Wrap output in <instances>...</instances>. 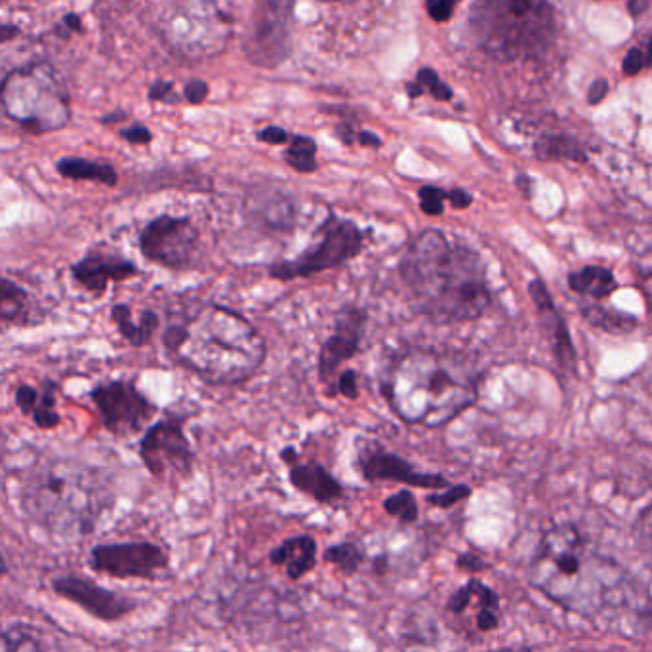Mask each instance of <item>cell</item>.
<instances>
[{
    "label": "cell",
    "mask_w": 652,
    "mask_h": 652,
    "mask_svg": "<svg viewBox=\"0 0 652 652\" xmlns=\"http://www.w3.org/2000/svg\"><path fill=\"white\" fill-rule=\"evenodd\" d=\"M530 584L546 598L588 620H617L641 607L639 590L619 564L585 546L574 527L551 529L538 546Z\"/></svg>",
    "instance_id": "cell-1"
},
{
    "label": "cell",
    "mask_w": 652,
    "mask_h": 652,
    "mask_svg": "<svg viewBox=\"0 0 652 652\" xmlns=\"http://www.w3.org/2000/svg\"><path fill=\"white\" fill-rule=\"evenodd\" d=\"M399 275L408 304L437 325L481 319L492 304L481 256L441 230H424L408 243Z\"/></svg>",
    "instance_id": "cell-2"
},
{
    "label": "cell",
    "mask_w": 652,
    "mask_h": 652,
    "mask_svg": "<svg viewBox=\"0 0 652 652\" xmlns=\"http://www.w3.org/2000/svg\"><path fill=\"white\" fill-rule=\"evenodd\" d=\"M172 359L212 386H237L264 365L265 340L251 320L227 307H201L163 330Z\"/></svg>",
    "instance_id": "cell-3"
},
{
    "label": "cell",
    "mask_w": 652,
    "mask_h": 652,
    "mask_svg": "<svg viewBox=\"0 0 652 652\" xmlns=\"http://www.w3.org/2000/svg\"><path fill=\"white\" fill-rule=\"evenodd\" d=\"M381 395L403 421L441 428L473 407L479 384L460 355L416 347L389 365Z\"/></svg>",
    "instance_id": "cell-4"
},
{
    "label": "cell",
    "mask_w": 652,
    "mask_h": 652,
    "mask_svg": "<svg viewBox=\"0 0 652 652\" xmlns=\"http://www.w3.org/2000/svg\"><path fill=\"white\" fill-rule=\"evenodd\" d=\"M23 513L58 537H86L111 508L102 477L71 460H54L34 468L20 492Z\"/></svg>",
    "instance_id": "cell-5"
},
{
    "label": "cell",
    "mask_w": 652,
    "mask_h": 652,
    "mask_svg": "<svg viewBox=\"0 0 652 652\" xmlns=\"http://www.w3.org/2000/svg\"><path fill=\"white\" fill-rule=\"evenodd\" d=\"M469 26L482 52L498 62L538 58L558 33L548 0H476Z\"/></svg>",
    "instance_id": "cell-6"
},
{
    "label": "cell",
    "mask_w": 652,
    "mask_h": 652,
    "mask_svg": "<svg viewBox=\"0 0 652 652\" xmlns=\"http://www.w3.org/2000/svg\"><path fill=\"white\" fill-rule=\"evenodd\" d=\"M0 109L31 134H50L71 121V95L60 71L50 62L26 63L0 82Z\"/></svg>",
    "instance_id": "cell-7"
},
{
    "label": "cell",
    "mask_w": 652,
    "mask_h": 652,
    "mask_svg": "<svg viewBox=\"0 0 652 652\" xmlns=\"http://www.w3.org/2000/svg\"><path fill=\"white\" fill-rule=\"evenodd\" d=\"M365 248V233L347 217L328 214L319 227V238L293 259L269 265V277L275 281L307 279L319 273L336 269L357 258Z\"/></svg>",
    "instance_id": "cell-8"
},
{
    "label": "cell",
    "mask_w": 652,
    "mask_h": 652,
    "mask_svg": "<svg viewBox=\"0 0 652 652\" xmlns=\"http://www.w3.org/2000/svg\"><path fill=\"white\" fill-rule=\"evenodd\" d=\"M232 26L224 0H180L171 21L172 42L185 54L214 55L225 47Z\"/></svg>",
    "instance_id": "cell-9"
},
{
    "label": "cell",
    "mask_w": 652,
    "mask_h": 652,
    "mask_svg": "<svg viewBox=\"0 0 652 652\" xmlns=\"http://www.w3.org/2000/svg\"><path fill=\"white\" fill-rule=\"evenodd\" d=\"M143 258L172 272L197 264L201 235L190 216L159 214L145 224L137 238Z\"/></svg>",
    "instance_id": "cell-10"
},
{
    "label": "cell",
    "mask_w": 652,
    "mask_h": 652,
    "mask_svg": "<svg viewBox=\"0 0 652 652\" xmlns=\"http://www.w3.org/2000/svg\"><path fill=\"white\" fill-rule=\"evenodd\" d=\"M89 567L103 577L155 582L171 571V553L150 540L98 543L90 550Z\"/></svg>",
    "instance_id": "cell-11"
},
{
    "label": "cell",
    "mask_w": 652,
    "mask_h": 652,
    "mask_svg": "<svg viewBox=\"0 0 652 652\" xmlns=\"http://www.w3.org/2000/svg\"><path fill=\"white\" fill-rule=\"evenodd\" d=\"M184 426L185 418L182 416H166L143 431L137 452L145 469L156 479H164L171 473L185 479L193 473L195 455Z\"/></svg>",
    "instance_id": "cell-12"
},
{
    "label": "cell",
    "mask_w": 652,
    "mask_h": 652,
    "mask_svg": "<svg viewBox=\"0 0 652 652\" xmlns=\"http://www.w3.org/2000/svg\"><path fill=\"white\" fill-rule=\"evenodd\" d=\"M89 395L100 412L103 428L121 439L150 428L147 424L156 415L155 405L136 388L134 381H102Z\"/></svg>",
    "instance_id": "cell-13"
},
{
    "label": "cell",
    "mask_w": 652,
    "mask_h": 652,
    "mask_svg": "<svg viewBox=\"0 0 652 652\" xmlns=\"http://www.w3.org/2000/svg\"><path fill=\"white\" fill-rule=\"evenodd\" d=\"M50 585L58 598L68 599L77 607H81L92 619L105 624H115L129 619L130 614L140 609V601L136 598H130L123 591L109 590L82 574H60L52 578Z\"/></svg>",
    "instance_id": "cell-14"
},
{
    "label": "cell",
    "mask_w": 652,
    "mask_h": 652,
    "mask_svg": "<svg viewBox=\"0 0 652 652\" xmlns=\"http://www.w3.org/2000/svg\"><path fill=\"white\" fill-rule=\"evenodd\" d=\"M357 468L367 482H401L407 487L424 490H442L450 487V481L441 473L418 471L403 456L389 452L376 441L360 445L357 455Z\"/></svg>",
    "instance_id": "cell-15"
},
{
    "label": "cell",
    "mask_w": 652,
    "mask_h": 652,
    "mask_svg": "<svg viewBox=\"0 0 652 652\" xmlns=\"http://www.w3.org/2000/svg\"><path fill=\"white\" fill-rule=\"evenodd\" d=\"M367 323L368 313L359 307H346L338 313L334 330L326 336L319 352V378L326 388L330 386L338 368L359 354Z\"/></svg>",
    "instance_id": "cell-16"
},
{
    "label": "cell",
    "mask_w": 652,
    "mask_h": 652,
    "mask_svg": "<svg viewBox=\"0 0 652 652\" xmlns=\"http://www.w3.org/2000/svg\"><path fill=\"white\" fill-rule=\"evenodd\" d=\"M137 273L140 269L132 259L105 245L92 246L81 259L71 264L73 281L94 298H102L111 283H124Z\"/></svg>",
    "instance_id": "cell-17"
},
{
    "label": "cell",
    "mask_w": 652,
    "mask_h": 652,
    "mask_svg": "<svg viewBox=\"0 0 652 652\" xmlns=\"http://www.w3.org/2000/svg\"><path fill=\"white\" fill-rule=\"evenodd\" d=\"M296 0H264V10L259 12L256 33L252 39V58L264 60V65L283 62V48L286 47V23L293 16Z\"/></svg>",
    "instance_id": "cell-18"
},
{
    "label": "cell",
    "mask_w": 652,
    "mask_h": 652,
    "mask_svg": "<svg viewBox=\"0 0 652 652\" xmlns=\"http://www.w3.org/2000/svg\"><path fill=\"white\" fill-rule=\"evenodd\" d=\"M267 561L285 571L291 582H299L312 574L319 563V543L312 534L288 537L267 553Z\"/></svg>",
    "instance_id": "cell-19"
},
{
    "label": "cell",
    "mask_w": 652,
    "mask_h": 652,
    "mask_svg": "<svg viewBox=\"0 0 652 652\" xmlns=\"http://www.w3.org/2000/svg\"><path fill=\"white\" fill-rule=\"evenodd\" d=\"M288 481L302 495L326 506L346 498V487L319 462L294 463L288 468Z\"/></svg>",
    "instance_id": "cell-20"
},
{
    "label": "cell",
    "mask_w": 652,
    "mask_h": 652,
    "mask_svg": "<svg viewBox=\"0 0 652 652\" xmlns=\"http://www.w3.org/2000/svg\"><path fill=\"white\" fill-rule=\"evenodd\" d=\"M111 320L115 323L116 330L124 340L134 347L150 346L161 325V319L153 309H143L134 320V313L129 304H115L111 307Z\"/></svg>",
    "instance_id": "cell-21"
},
{
    "label": "cell",
    "mask_w": 652,
    "mask_h": 652,
    "mask_svg": "<svg viewBox=\"0 0 652 652\" xmlns=\"http://www.w3.org/2000/svg\"><path fill=\"white\" fill-rule=\"evenodd\" d=\"M31 294L16 281L0 275V333L16 326H28L31 323Z\"/></svg>",
    "instance_id": "cell-22"
},
{
    "label": "cell",
    "mask_w": 652,
    "mask_h": 652,
    "mask_svg": "<svg viewBox=\"0 0 652 652\" xmlns=\"http://www.w3.org/2000/svg\"><path fill=\"white\" fill-rule=\"evenodd\" d=\"M55 172L71 182H92L105 187H115L119 184V172L113 164L84 156H63L55 163Z\"/></svg>",
    "instance_id": "cell-23"
},
{
    "label": "cell",
    "mask_w": 652,
    "mask_h": 652,
    "mask_svg": "<svg viewBox=\"0 0 652 652\" xmlns=\"http://www.w3.org/2000/svg\"><path fill=\"white\" fill-rule=\"evenodd\" d=\"M529 291L530 298H532L534 306H537L538 315L542 317L543 326L550 330L551 342L556 346V352H558V355H563L561 357L563 363L564 360H572L571 340H569V334H567L563 320L559 317L558 309H556L553 302H551L550 293L546 291L542 281H532Z\"/></svg>",
    "instance_id": "cell-24"
},
{
    "label": "cell",
    "mask_w": 652,
    "mask_h": 652,
    "mask_svg": "<svg viewBox=\"0 0 652 652\" xmlns=\"http://www.w3.org/2000/svg\"><path fill=\"white\" fill-rule=\"evenodd\" d=\"M469 611H473V628L479 633L497 632L498 628L502 625L500 595L479 578H476V593H473Z\"/></svg>",
    "instance_id": "cell-25"
},
{
    "label": "cell",
    "mask_w": 652,
    "mask_h": 652,
    "mask_svg": "<svg viewBox=\"0 0 652 652\" xmlns=\"http://www.w3.org/2000/svg\"><path fill=\"white\" fill-rule=\"evenodd\" d=\"M367 548L357 540L330 543L323 551V561L334 567L344 578H354L367 563Z\"/></svg>",
    "instance_id": "cell-26"
},
{
    "label": "cell",
    "mask_w": 652,
    "mask_h": 652,
    "mask_svg": "<svg viewBox=\"0 0 652 652\" xmlns=\"http://www.w3.org/2000/svg\"><path fill=\"white\" fill-rule=\"evenodd\" d=\"M569 285L574 293L593 296V298H605L617 291V281L611 269L601 265H588L584 269L571 273Z\"/></svg>",
    "instance_id": "cell-27"
},
{
    "label": "cell",
    "mask_w": 652,
    "mask_h": 652,
    "mask_svg": "<svg viewBox=\"0 0 652 652\" xmlns=\"http://www.w3.org/2000/svg\"><path fill=\"white\" fill-rule=\"evenodd\" d=\"M58 381L44 380L41 389H39V399L34 405L33 412H31V420L39 429H54L60 426V412H58Z\"/></svg>",
    "instance_id": "cell-28"
},
{
    "label": "cell",
    "mask_w": 652,
    "mask_h": 652,
    "mask_svg": "<svg viewBox=\"0 0 652 652\" xmlns=\"http://www.w3.org/2000/svg\"><path fill=\"white\" fill-rule=\"evenodd\" d=\"M283 156H285V163L294 171L299 172V174H313L319 169V164H317V143L313 137H291V143H288Z\"/></svg>",
    "instance_id": "cell-29"
},
{
    "label": "cell",
    "mask_w": 652,
    "mask_h": 652,
    "mask_svg": "<svg viewBox=\"0 0 652 652\" xmlns=\"http://www.w3.org/2000/svg\"><path fill=\"white\" fill-rule=\"evenodd\" d=\"M381 508L389 517H394L405 527L418 523V519H420V506H418V500L412 495V490L403 489L395 492V495L384 500Z\"/></svg>",
    "instance_id": "cell-30"
},
{
    "label": "cell",
    "mask_w": 652,
    "mask_h": 652,
    "mask_svg": "<svg viewBox=\"0 0 652 652\" xmlns=\"http://www.w3.org/2000/svg\"><path fill=\"white\" fill-rule=\"evenodd\" d=\"M0 652H44L26 625H0Z\"/></svg>",
    "instance_id": "cell-31"
},
{
    "label": "cell",
    "mask_w": 652,
    "mask_h": 652,
    "mask_svg": "<svg viewBox=\"0 0 652 652\" xmlns=\"http://www.w3.org/2000/svg\"><path fill=\"white\" fill-rule=\"evenodd\" d=\"M537 155L543 161H550V159H584V155L578 150L577 143H572L571 140L561 136H548L542 137L537 143Z\"/></svg>",
    "instance_id": "cell-32"
},
{
    "label": "cell",
    "mask_w": 652,
    "mask_h": 652,
    "mask_svg": "<svg viewBox=\"0 0 652 652\" xmlns=\"http://www.w3.org/2000/svg\"><path fill=\"white\" fill-rule=\"evenodd\" d=\"M473 495V490L469 485H450L447 489H442V492H435L434 495H428L426 497V502L429 506H434V508H439V510H450V508H455L458 503L466 502L469 500Z\"/></svg>",
    "instance_id": "cell-33"
},
{
    "label": "cell",
    "mask_w": 652,
    "mask_h": 652,
    "mask_svg": "<svg viewBox=\"0 0 652 652\" xmlns=\"http://www.w3.org/2000/svg\"><path fill=\"white\" fill-rule=\"evenodd\" d=\"M418 201H420V211L426 216H441L445 212V203L449 201V190L439 185H421L418 190Z\"/></svg>",
    "instance_id": "cell-34"
},
{
    "label": "cell",
    "mask_w": 652,
    "mask_h": 652,
    "mask_svg": "<svg viewBox=\"0 0 652 652\" xmlns=\"http://www.w3.org/2000/svg\"><path fill=\"white\" fill-rule=\"evenodd\" d=\"M416 82L420 84L424 92H429V94L434 95L437 102H450L452 95H455L449 84H445L441 81V77L437 75L434 69H420L416 73Z\"/></svg>",
    "instance_id": "cell-35"
},
{
    "label": "cell",
    "mask_w": 652,
    "mask_h": 652,
    "mask_svg": "<svg viewBox=\"0 0 652 652\" xmlns=\"http://www.w3.org/2000/svg\"><path fill=\"white\" fill-rule=\"evenodd\" d=\"M652 68V39L641 42L625 54L622 71L625 75H638L643 69Z\"/></svg>",
    "instance_id": "cell-36"
},
{
    "label": "cell",
    "mask_w": 652,
    "mask_h": 652,
    "mask_svg": "<svg viewBox=\"0 0 652 652\" xmlns=\"http://www.w3.org/2000/svg\"><path fill=\"white\" fill-rule=\"evenodd\" d=\"M455 567L460 572H466L468 577H477L481 572L489 571L490 563H487L476 551H463L458 553L455 559Z\"/></svg>",
    "instance_id": "cell-37"
},
{
    "label": "cell",
    "mask_w": 652,
    "mask_h": 652,
    "mask_svg": "<svg viewBox=\"0 0 652 652\" xmlns=\"http://www.w3.org/2000/svg\"><path fill=\"white\" fill-rule=\"evenodd\" d=\"M340 394L346 397L347 401H357L359 399V381H357V373L354 368H346L344 373L338 376L334 395Z\"/></svg>",
    "instance_id": "cell-38"
},
{
    "label": "cell",
    "mask_w": 652,
    "mask_h": 652,
    "mask_svg": "<svg viewBox=\"0 0 652 652\" xmlns=\"http://www.w3.org/2000/svg\"><path fill=\"white\" fill-rule=\"evenodd\" d=\"M14 399L16 407L20 408L21 415L31 416L37 399H39V388H34L31 384H21L16 388Z\"/></svg>",
    "instance_id": "cell-39"
},
{
    "label": "cell",
    "mask_w": 652,
    "mask_h": 652,
    "mask_svg": "<svg viewBox=\"0 0 652 652\" xmlns=\"http://www.w3.org/2000/svg\"><path fill=\"white\" fill-rule=\"evenodd\" d=\"M458 4H460V0H426L428 14L431 16V20L439 21V23L450 20Z\"/></svg>",
    "instance_id": "cell-40"
},
{
    "label": "cell",
    "mask_w": 652,
    "mask_h": 652,
    "mask_svg": "<svg viewBox=\"0 0 652 652\" xmlns=\"http://www.w3.org/2000/svg\"><path fill=\"white\" fill-rule=\"evenodd\" d=\"M121 137L124 142L132 143V145H147L153 142V134L145 124L134 123L121 130Z\"/></svg>",
    "instance_id": "cell-41"
},
{
    "label": "cell",
    "mask_w": 652,
    "mask_h": 652,
    "mask_svg": "<svg viewBox=\"0 0 652 652\" xmlns=\"http://www.w3.org/2000/svg\"><path fill=\"white\" fill-rule=\"evenodd\" d=\"M639 542L643 546V550L649 553L652 561V506L641 516L638 524Z\"/></svg>",
    "instance_id": "cell-42"
},
{
    "label": "cell",
    "mask_w": 652,
    "mask_h": 652,
    "mask_svg": "<svg viewBox=\"0 0 652 652\" xmlns=\"http://www.w3.org/2000/svg\"><path fill=\"white\" fill-rule=\"evenodd\" d=\"M206 95H208V84L203 81H191L185 84V100L191 103V105H198V103H203L206 100Z\"/></svg>",
    "instance_id": "cell-43"
},
{
    "label": "cell",
    "mask_w": 652,
    "mask_h": 652,
    "mask_svg": "<svg viewBox=\"0 0 652 652\" xmlns=\"http://www.w3.org/2000/svg\"><path fill=\"white\" fill-rule=\"evenodd\" d=\"M259 142L269 143V145H283L288 142V132L281 126H265L264 130L258 132Z\"/></svg>",
    "instance_id": "cell-44"
},
{
    "label": "cell",
    "mask_w": 652,
    "mask_h": 652,
    "mask_svg": "<svg viewBox=\"0 0 652 652\" xmlns=\"http://www.w3.org/2000/svg\"><path fill=\"white\" fill-rule=\"evenodd\" d=\"M172 94H174V84L172 82L156 81L151 84V102H172Z\"/></svg>",
    "instance_id": "cell-45"
},
{
    "label": "cell",
    "mask_w": 652,
    "mask_h": 652,
    "mask_svg": "<svg viewBox=\"0 0 652 652\" xmlns=\"http://www.w3.org/2000/svg\"><path fill=\"white\" fill-rule=\"evenodd\" d=\"M449 203L455 211H466L473 204V195L462 187H455L449 191Z\"/></svg>",
    "instance_id": "cell-46"
},
{
    "label": "cell",
    "mask_w": 652,
    "mask_h": 652,
    "mask_svg": "<svg viewBox=\"0 0 652 652\" xmlns=\"http://www.w3.org/2000/svg\"><path fill=\"white\" fill-rule=\"evenodd\" d=\"M357 142H359V145H363V147H370V150H380L381 145H384L381 137L376 136L374 132H368V130H360V132H357Z\"/></svg>",
    "instance_id": "cell-47"
},
{
    "label": "cell",
    "mask_w": 652,
    "mask_h": 652,
    "mask_svg": "<svg viewBox=\"0 0 652 652\" xmlns=\"http://www.w3.org/2000/svg\"><path fill=\"white\" fill-rule=\"evenodd\" d=\"M21 34V29L12 23H2L0 21V47L7 44V42L14 41Z\"/></svg>",
    "instance_id": "cell-48"
},
{
    "label": "cell",
    "mask_w": 652,
    "mask_h": 652,
    "mask_svg": "<svg viewBox=\"0 0 652 652\" xmlns=\"http://www.w3.org/2000/svg\"><path fill=\"white\" fill-rule=\"evenodd\" d=\"M62 29H68L69 33H82L81 16L75 14V12L63 16Z\"/></svg>",
    "instance_id": "cell-49"
},
{
    "label": "cell",
    "mask_w": 652,
    "mask_h": 652,
    "mask_svg": "<svg viewBox=\"0 0 652 652\" xmlns=\"http://www.w3.org/2000/svg\"><path fill=\"white\" fill-rule=\"evenodd\" d=\"M607 90H609V84L605 81H598L593 86H591L590 95H588V100L590 103H599L603 98H605Z\"/></svg>",
    "instance_id": "cell-50"
},
{
    "label": "cell",
    "mask_w": 652,
    "mask_h": 652,
    "mask_svg": "<svg viewBox=\"0 0 652 652\" xmlns=\"http://www.w3.org/2000/svg\"><path fill=\"white\" fill-rule=\"evenodd\" d=\"M336 136L340 137L342 143H346V145H352V143L357 142V132H354V129L349 124L338 126L336 129Z\"/></svg>",
    "instance_id": "cell-51"
},
{
    "label": "cell",
    "mask_w": 652,
    "mask_h": 652,
    "mask_svg": "<svg viewBox=\"0 0 652 652\" xmlns=\"http://www.w3.org/2000/svg\"><path fill=\"white\" fill-rule=\"evenodd\" d=\"M281 460L288 463V468H291V466L298 462V452H296V449H293V447H286V449L281 452Z\"/></svg>",
    "instance_id": "cell-52"
},
{
    "label": "cell",
    "mask_w": 652,
    "mask_h": 652,
    "mask_svg": "<svg viewBox=\"0 0 652 652\" xmlns=\"http://www.w3.org/2000/svg\"><path fill=\"white\" fill-rule=\"evenodd\" d=\"M124 119H126V113H123V111H115V113H111V115L102 116V123L115 124L119 123V121H124Z\"/></svg>",
    "instance_id": "cell-53"
},
{
    "label": "cell",
    "mask_w": 652,
    "mask_h": 652,
    "mask_svg": "<svg viewBox=\"0 0 652 652\" xmlns=\"http://www.w3.org/2000/svg\"><path fill=\"white\" fill-rule=\"evenodd\" d=\"M482 652H532L530 646H500V649H490Z\"/></svg>",
    "instance_id": "cell-54"
},
{
    "label": "cell",
    "mask_w": 652,
    "mask_h": 652,
    "mask_svg": "<svg viewBox=\"0 0 652 652\" xmlns=\"http://www.w3.org/2000/svg\"><path fill=\"white\" fill-rule=\"evenodd\" d=\"M407 92L410 98H420L424 94V90H421L420 84L418 82H408L407 84Z\"/></svg>",
    "instance_id": "cell-55"
},
{
    "label": "cell",
    "mask_w": 652,
    "mask_h": 652,
    "mask_svg": "<svg viewBox=\"0 0 652 652\" xmlns=\"http://www.w3.org/2000/svg\"><path fill=\"white\" fill-rule=\"evenodd\" d=\"M645 7L646 0H632V2H630V10H632L633 14H641Z\"/></svg>",
    "instance_id": "cell-56"
},
{
    "label": "cell",
    "mask_w": 652,
    "mask_h": 652,
    "mask_svg": "<svg viewBox=\"0 0 652 652\" xmlns=\"http://www.w3.org/2000/svg\"><path fill=\"white\" fill-rule=\"evenodd\" d=\"M7 574H8L7 559H4V556H2V553H0V578L7 577Z\"/></svg>",
    "instance_id": "cell-57"
},
{
    "label": "cell",
    "mask_w": 652,
    "mask_h": 652,
    "mask_svg": "<svg viewBox=\"0 0 652 652\" xmlns=\"http://www.w3.org/2000/svg\"><path fill=\"white\" fill-rule=\"evenodd\" d=\"M320 2H354V0H320Z\"/></svg>",
    "instance_id": "cell-58"
}]
</instances>
